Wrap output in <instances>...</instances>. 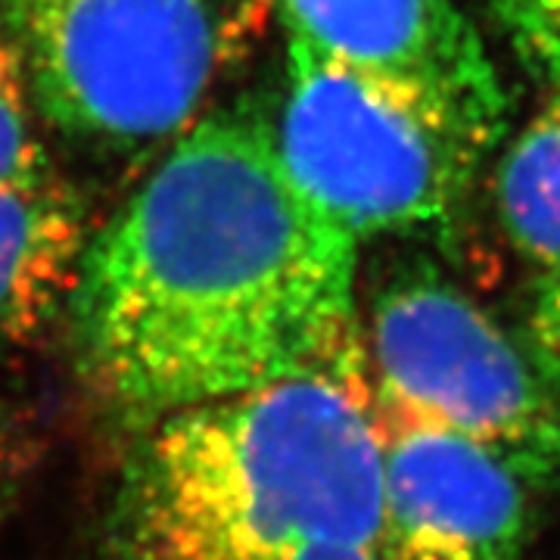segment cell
<instances>
[{"label": "cell", "mask_w": 560, "mask_h": 560, "mask_svg": "<svg viewBox=\"0 0 560 560\" xmlns=\"http://www.w3.org/2000/svg\"><path fill=\"white\" fill-rule=\"evenodd\" d=\"M383 433L386 560H517L529 482L495 448L374 401Z\"/></svg>", "instance_id": "8992f818"}, {"label": "cell", "mask_w": 560, "mask_h": 560, "mask_svg": "<svg viewBox=\"0 0 560 560\" xmlns=\"http://www.w3.org/2000/svg\"><path fill=\"white\" fill-rule=\"evenodd\" d=\"M113 560H386L368 361L172 411L138 430Z\"/></svg>", "instance_id": "7a4b0ae2"}, {"label": "cell", "mask_w": 560, "mask_h": 560, "mask_svg": "<svg viewBox=\"0 0 560 560\" xmlns=\"http://www.w3.org/2000/svg\"><path fill=\"white\" fill-rule=\"evenodd\" d=\"M50 168L38 131H35V101L22 69L20 50L0 25V184L28 178Z\"/></svg>", "instance_id": "30bf717a"}, {"label": "cell", "mask_w": 560, "mask_h": 560, "mask_svg": "<svg viewBox=\"0 0 560 560\" xmlns=\"http://www.w3.org/2000/svg\"><path fill=\"white\" fill-rule=\"evenodd\" d=\"M271 138L305 200L352 241L448 224L489 150L430 94L296 38Z\"/></svg>", "instance_id": "3957f363"}, {"label": "cell", "mask_w": 560, "mask_h": 560, "mask_svg": "<svg viewBox=\"0 0 560 560\" xmlns=\"http://www.w3.org/2000/svg\"><path fill=\"white\" fill-rule=\"evenodd\" d=\"M35 109L103 147H153L200 119L231 54L228 0H0Z\"/></svg>", "instance_id": "277c9868"}, {"label": "cell", "mask_w": 560, "mask_h": 560, "mask_svg": "<svg viewBox=\"0 0 560 560\" xmlns=\"http://www.w3.org/2000/svg\"><path fill=\"white\" fill-rule=\"evenodd\" d=\"M495 194L514 246L560 275V91L508 150Z\"/></svg>", "instance_id": "9c48e42d"}, {"label": "cell", "mask_w": 560, "mask_h": 560, "mask_svg": "<svg viewBox=\"0 0 560 560\" xmlns=\"http://www.w3.org/2000/svg\"><path fill=\"white\" fill-rule=\"evenodd\" d=\"M368 337L374 401L495 448L533 489H558V396L464 293L405 275L374 300Z\"/></svg>", "instance_id": "5b68a950"}, {"label": "cell", "mask_w": 560, "mask_h": 560, "mask_svg": "<svg viewBox=\"0 0 560 560\" xmlns=\"http://www.w3.org/2000/svg\"><path fill=\"white\" fill-rule=\"evenodd\" d=\"M355 246L287 175L271 128L194 121L84 243L69 293L81 381L131 427L368 361Z\"/></svg>", "instance_id": "6da1fadb"}, {"label": "cell", "mask_w": 560, "mask_h": 560, "mask_svg": "<svg viewBox=\"0 0 560 560\" xmlns=\"http://www.w3.org/2000/svg\"><path fill=\"white\" fill-rule=\"evenodd\" d=\"M84 243V206L54 168L0 184V349L69 302Z\"/></svg>", "instance_id": "ba28073f"}, {"label": "cell", "mask_w": 560, "mask_h": 560, "mask_svg": "<svg viewBox=\"0 0 560 560\" xmlns=\"http://www.w3.org/2000/svg\"><path fill=\"white\" fill-rule=\"evenodd\" d=\"M290 38L455 109L489 147L504 131V91L455 0H280Z\"/></svg>", "instance_id": "52a82bcc"}, {"label": "cell", "mask_w": 560, "mask_h": 560, "mask_svg": "<svg viewBox=\"0 0 560 560\" xmlns=\"http://www.w3.org/2000/svg\"><path fill=\"white\" fill-rule=\"evenodd\" d=\"M539 334L545 352L560 364V275L555 278V283L548 287L545 300H541Z\"/></svg>", "instance_id": "4fadbf2b"}, {"label": "cell", "mask_w": 560, "mask_h": 560, "mask_svg": "<svg viewBox=\"0 0 560 560\" xmlns=\"http://www.w3.org/2000/svg\"><path fill=\"white\" fill-rule=\"evenodd\" d=\"M533 75L560 91V0H482Z\"/></svg>", "instance_id": "8fae6325"}, {"label": "cell", "mask_w": 560, "mask_h": 560, "mask_svg": "<svg viewBox=\"0 0 560 560\" xmlns=\"http://www.w3.org/2000/svg\"><path fill=\"white\" fill-rule=\"evenodd\" d=\"M32 464V442L10 405L0 401V523L13 511L25 470Z\"/></svg>", "instance_id": "7c38bea8"}]
</instances>
